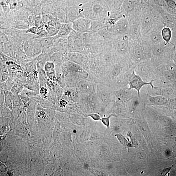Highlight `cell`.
Here are the masks:
<instances>
[{
  "label": "cell",
  "instance_id": "cell-23",
  "mask_svg": "<svg viewBox=\"0 0 176 176\" xmlns=\"http://www.w3.org/2000/svg\"><path fill=\"white\" fill-rule=\"evenodd\" d=\"M31 40L34 53L35 57L42 53V46L38 38H31Z\"/></svg>",
  "mask_w": 176,
  "mask_h": 176
},
{
  "label": "cell",
  "instance_id": "cell-19",
  "mask_svg": "<svg viewBox=\"0 0 176 176\" xmlns=\"http://www.w3.org/2000/svg\"><path fill=\"white\" fill-rule=\"evenodd\" d=\"M73 30L69 23H61V27L56 36L58 38L67 37Z\"/></svg>",
  "mask_w": 176,
  "mask_h": 176
},
{
  "label": "cell",
  "instance_id": "cell-35",
  "mask_svg": "<svg viewBox=\"0 0 176 176\" xmlns=\"http://www.w3.org/2000/svg\"><path fill=\"white\" fill-rule=\"evenodd\" d=\"M9 77L10 75L8 70L3 72L1 74V83L5 82Z\"/></svg>",
  "mask_w": 176,
  "mask_h": 176
},
{
  "label": "cell",
  "instance_id": "cell-11",
  "mask_svg": "<svg viewBox=\"0 0 176 176\" xmlns=\"http://www.w3.org/2000/svg\"><path fill=\"white\" fill-rule=\"evenodd\" d=\"M130 23L126 16L118 20L111 27V31L117 37L128 35Z\"/></svg>",
  "mask_w": 176,
  "mask_h": 176
},
{
  "label": "cell",
  "instance_id": "cell-4",
  "mask_svg": "<svg viewBox=\"0 0 176 176\" xmlns=\"http://www.w3.org/2000/svg\"><path fill=\"white\" fill-rule=\"evenodd\" d=\"M156 67L149 60L137 64L134 66V70L137 75L144 81L148 82L157 80Z\"/></svg>",
  "mask_w": 176,
  "mask_h": 176
},
{
  "label": "cell",
  "instance_id": "cell-17",
  "mask_svg": "<svg viewBox=\"0 0 176 176\" xmlns=\"http://www.w3.org/2000/svg\"><path fill=\"white\" fill-rule=\"evenodd\" d=\"M97 89L98 97H99L101 100L104 103L108 102L110 100L115 98L113 93L114 91H110L108 89H101L98 87Z\"/></svg>",
  "mask_w": 176,
  "mask_h": 176
},
{
  "label": "cell",
  "instance_id": "cell-38",
  "mask_svg": "<svg viewBox=\"0 0 176 176\" xmlns=\"http://www.w3.org/2000/svg\"><path fill=\"white\" fill-rule=\"evenodd\" d=\"M113 115H111L109 117L106 118H104L101 119V121L103 124L107 127H109V119Z\"/></svg>",
  "mask_w": 176,
  "mask_h": 176
},
{
  "label": "cell",
  "instance_id": "cell-36",
  "mask_svg": "<svg viewBox=\"0 0 176 176\" xmlns=\"http://www.w3.org/2000/svg\"><path fill=\"white\" fill-rule=\"evenodd\" d=\"M9 42V38L6 34L1 31V44H4Z\"/></svg>",
  "mask_w": 176,
  "mask_h": 176
},
{
  "label": "cell",
  "instance_id": "cell-13",
  "mask_svg": "<svg viewBox=\"0 0 176 176\" xmlns=\"http://www.w3.org/2000/svg\"><path fill=\"white\" fill-rule=\"evenodd\" d=\"M91 22L89 19L79 18L72 22V27L75 32L80 34L88 32L91 31Z\"/></svg>",
  "mask_w": 176,
  "mask_h": 176
},
{
  "label": "cell",
  "instance_id": "cell-26",
  "mask_svg": "<svg viewBox=\"0 0 176 176\" xmlns=\"http://www.w3.org/2000/svg\"><path fill=\"white\" fill-rule=\"evenodd\" d=\"M15 83V81L9 77L5 82L1 83V89L4 91H10Z\"/></svg>",
  "mask_w": 176,
  "mask_h": 176
},
{
  "label": "cell",
  "instance_id": "cell-8",
  "mask_svg": "<svg viewBox=\"0 0 176 176\" xmlns=\"http://www.w3.org/2000/svg\"><path fill=\"white\" fill-rule=\"evenodd\" d=\"M154 81H153L148 82L144 81L139 76L135 73L134 68L129 81L128 89L136 90L140 98V92L141 89L145 86L148 85L151 86V88H153L154 87L153 84Z\"/></svg>",
  "mask_w": 176,
  "mask_h": 176
},
{
  "label": "cell",
  "instance_id": "cell-12",
  "mask_svg": "<svg viewBox=\"0 0 176 176\" xmlns=\"http://www.w3.org/2000/svg\"><path fill=\"white\" fill-rule=\"evenodd\" d=\"M158 18L164 26L170 28L176 27V16L171 15L164 9L157 8L154 10Z\"/></svg>",
  "mask_w": 176,
  "mask_h": 176
},
{
  "label": "cell",
  "instance_id": "cell-10",
  "mask_svg": "<svg viewBox=\"0 0 176 176\" xmlns=\"http://www.w3.org/2000/svg\"><path fill=\"white\" fill-rule=\"evenodd\" d=\"M164 26L162 23H160L153 31L147 35L142 37L143 39L146 41L151 47L164 42L161 35V30Z\"/></svg>",
  "mask_w": 176,
  "mask_h": 176
},
{
  "label": "cell",
  "instance_id": "cell-24",
  "mask_svg": "<svg viewBox=\"0 0 176 176\" xmlns=\"http://www.w3.org/2000/svg\"><path fill=\"white\" fill-rule=\"evenodd\" d=\"M24 51L28 58L35 57L31 40H25L23 43Z\"/></svg>",
  "mask_w": 176,
  "mask_h": 176
},
{
  "label": "cell",
  "instance_id": "cell-7",
  "mask_svg": "<svg viewBox=\"0 0 176 176\" xmlns=\"http://www.w3.org/2000/svg\"><path fill=\"white\" fill-rule=\"evenodd\" d=\"M148 92L151 95H159L170 98L176 97V90L172 85H166L154 86L152 88L151 86L147 85Z\"/></svg>",
  "mask_w": 176,
  "mask_h": 176
},
{
  "label": "cell",
  "instance_id": "cell-5",
  "mask_svg": "<svg viewBox=\"0 0 176 176\" xmlns=\"http://www.w3.org/2000/svg\"><path fill=\"white\" fill-rule=\"evenodd\" d=\"M114 42V48L119 57H129V38L128 35L116 37Z\"/></svg>",
  "mask_w": 176,
  "mask_h": 176
},
{
  "label": "cell",
  "instance_id": "cell-27",
  "mask_svg": "<svg viewBox=\"0 0 176 176\" xmlns=\"http://www.w3.org/2000/svg\"><path fill=\"white\" fill-rule=\"evenodd\" d=\"M25 87L24 85L22 84L15 83L11 88V91L14 94L20 95L23 91Z\"/></svg>",
  "mask_w": 176,
  "mask_h": 176
},
{
  "label": "cell",
  "instance_id": "cell-3",
  "mask_svg": "<svg viewBox=\"0 0 176 176\" xmlns=\"http://www.w3.org/2000/svg\"><path fill=\"white\" fill-rule=\"evenodd\" d=\"M170 44L166 45L164 42L151 47L150 60L154 66L156 67L170 61Z\"/></svg>",
  "mask_w": 176,
  "mask_h": 176
},
{
  "label": "cell",
  "instance_id": "cell-41",
  "mask_svg": "<svg viewBox=\"0 0 176 176\" xmlns=\"http://www.w3.org/2000/svg\"><path fill=\"white\" fill-rule=\"evenodd\" d=\"M172 167L173 166L169 167V168H167L164 169V171H162V172L161 174V175L163 176L166 175L168 173L169 171L171 170V169L172 168Z\"/></svg>",
  "mask_w": 176,
  "mask_h": 176
},
{
  "label": "cell",
  "instance_id": "cell-32",
  "mask_svg": "<svg viewBox=\"0 0 176 176\" xmlns=\"http://www.w3.org/2000/svg\"><path fill=\"white\" fill-rule=\"evenodd\" d=\"M41 28H38L35 26L32 27L28 28L25 32V33L28 34L30 33L38 35L40 33Z\"/></svg>",
  "mask_w": 176,
  "mask_h": 176
},
{
  "label": "cell",
  "instance_id": "cell-16",
  "mask_svg": "<svg viewBox=\"0 0 176 176\" xmlns=\"http://www.w3.org/2000/svg\"><path fill=\"white\" fill-rule=\"evenodd\" d=\"M80 76L79 73L71 72L65 76L66 87L68 88H74L77 86L80 81Z\"/></svg>",
  "mask_w": 176,
  "mask_h": 176
},
{
  "label": "cell",
  "instance_id": "cell-40",
  "mask_svg": "<svg viewBox=\"0 0 176 176\" xmlns=\"http://www.w3.org/2000/svg\"><path fill=\"white\" fill-rule=\"evenodd\" d=\"M88 117H91L93 119L95 120V121H98V120H101V118L100 116L97 114L95 113H92L90 114L88 116Z\"/></svg>",
  "mask_w": 176,
  "mask_h": 176
},
{
  "label": "cell",
  "instance_id": "cell-21",
  "mask_svg": "<svg viewBox=\"0 0 176 176\" xmlns=\"http://www.w3.org/2000/svg\"><path fill=\"white\" fill-rule=\"evenodd\" d=\"M50 56L48 54L42 53L36 57L35 61L37 65L44 69V66L47 61H50Z\"/></svg>",
  "mask_w": 176,
  "mask_h": 176
},
{
  "label": "cell",
  "instance_id": "cell-37",
  "mask_svg": "<svg viewBox=\"0 0 176 176\" xmlns=\"http://www.w3.org/2000/svg\"><path fill=\"white\" fill-rule=\"evenodd\" d=\"M166 5L171 8H176V3L173 0H164Z\"/></svg>",
  "mask_w": 176,
  "mask_h": 176
},
{
  "label": "cell",
  "instance_id": "cell-39",
  "mask_svg": "<svg viewBox=\"0 0 176 176\" xmlns=\"http://www.w3.org/2000/svg\"><path fill=\"white\" fill-rule=\"evenodd\" d=\"M36 16L34 15H30L28 17V22L31 24L32 27L35 26V22Z\"/></svg>",
  "mask_w": 176,
  "mask_h": 176
},
{
  "label": "cell",
  "instance_id": "cell-20",
  "mask_svg": "<svg viewBox=\"0 0 176 176\" xmlns=\"http://www.w3.org/2000/svg\"><path fill=\"white\" fill-rule=\"evenodd\" d=\"M161 35L165 45L171 43L172 35V32L171 28L164 25L161 30Z\"/></svg>",
  "mask_w": 176,
  "mask_h": 176
},
{
  "label": "cell",
  "instance_id": "cell-2",
  "mask_svg": "<svg viewBox=\"0 0 176 176\" xmlns=\"http://www.w3.org/2000/svg\"><path fill=\"white\" fill-rule=\"evenodd\" d=\"M137 14L142 37L151 32L162 22L153 10L141 9Z\"/></svg>",
  "mask_w": 176,
  "mask_h": 176
},
{
  "label": "cell",
  "instance_id": "cell-30",
  "mask_svg": "<svg viewBox=\"0 0 176 176\" xmlns=\"http://www.w3.org/2000/svg\"><path fill=\"white\" fill-rule=\"evenodd\" d=\"M117 137L120 142H121L124 146L127 147H134V146L129 143L125 137L121 134H117Z\"/></svg>",
  "mask_w": 176,
  "mask_h": 176
},
{
  "label": "cell",
  "instance_id": "cell-28",
  "mask_svg": "<svg viewBox=\"0 0 176 176\" xmlns=\"http://www.w3.org/2000/svg\"><path fill=\"white\" fill-rule=\"evenodd\" d=\"M1 5L4 13L7 15L10 10L9 1L1 0Z\"/></svg>",
  "mask_w": 176,
  "mask_h": 176
},
{
  "label": "cell",
  "instance_id": "cell-29",
  "mask_svg": "<svg viewBox=\"0 0 176 176\" xmlns=\"http://www.w3.org/2000/svg\"><path fill=\"white\" fill-rule=\"evenodd\" d=\"M55 65L53 61H47L45 64L44 70L46 72L52 71L55 70Z\"/></svg>",
  "mask_w": 176,
  "mask_h": 176
},
{
  "label": "cell",
  "instance_id": "cell-9",
  "mask_svg": "<svg viewBox=\"0 0 176 176\" xmlns=\"http://www.w3.org/2000/svg\"><path fill=\"white\" fill-rule=\"evenodd\" d=\"M80 33L73 29L68 38V51L78 52L83 50V45Z\"/></svg>",
  "mask_w": 176,
  "mask_h": 176
},
{
  "label": "cell",
  "instance_id": "cell-6",
  "mask_svg": "<svg viewBox=\"0 0 176 176\" xmlns=\"http://www.w3.org/2000/svg\"><path fill=\"white\" fill-rule=\"evenodd\" d=\"M140 97L143 101L147 102L149 105H165L170 101V98L159 95L153 96L148 92L147 86H145L140 92Z\"/></svg>",
  "mask_w": 176,
  "mask_h": 176
},
{
  "label": "cell",
  "instance_id": "cell-25",
  "mask_svg": "<svg viewBox=\"0 0 176 176\" xmlns=\"http://www.w3.org/2000/svg\"><path fill=\"white\" fill-rule=\"evenodd\" d=\"M125 16H126V14H125L123 12H118L114 13L111 14L108 19V23L109 25L111 27L118 20Z\"/></svg>",
  "mask_w": 176,
  "mask_h": 176
},
{
  "label": "cell",
  "instance_id": "cell-1",
  "mask_svg": "<svg viewBox=\"0 0 176 176\" xmlns=\"http://www.w3.org/2000/svg\"><path fill=\"white\" fill-rule=\"evenodd\" d=\"M129 41V56L133 65L135 66L150 59L151 46L143 38L137 40Z\"/></svg>",
  "mask_w": 176,
  "mask_h": 176
},
{
  "label": "cell",
  "instance_id": "cell-34",
  "mask_svg": "<svg viewBox=\"0 0 176 176\" xmlns=\"http://www.w3.org/2000/svg\"><path fill=\"white\" fill-rule=\"evenodd\" d=\"M9 2L10 10H16L18 7V0H8Z\"/></svg>",
  "mask_w": 176,
  "mask_h": 176
},
{
  "label": "cell",
  "instance_id": "cell-14",
  "mask_svg": "<svg viewBox=\"0 0 176 176\" xmlns=\"http://www.w3.org/2000/svg\"><path fill=\"white\" fill-rule=\"evenodd\" d=\"M115 99L123 101H129L137 94H138L136 90H128L127 88H119L113 91Z\"/></svg>",
  "mask_w": 176,
  "mask_h": 176
},
{
  "label": "cell",
  "instance_id": "cell-18",
  "mask_svg": "<svg viewBox=\"0 0 176 176\" xmlns=\"http://www.w3.org/2000/svg\"><path fill=\"white\" fill-rule=\"evenodd\" d=\"M65 52H55L50 56V61L54 62L55 66H61L67 61Z\"/></svg>",
  "mask_w": 176,
  "mask_h": 176
},
{
  "label": "cell",
  "instance_id": "cell-15",
  "mask_svg": "<svg viewBox=\"0 0 176 176\" xmlns=\"http://www.w3.org/2000/svg\"><path fill=\"white\" fill-rule=\"evenodd\" d=\"M77 87L79 91L88 96L94 94L96 90L95 84L85 80L80 81Z\"/></svg>",
  "mask_w": 176,
  "mask_h": 176
},
{
  "label": "cell",
  "instance_id": "cell-22",
  "mask_svg": "<svg viewBox=\"0 0 176 176\" xmlns=\"http://www.w3.org/2000/svg\"><path fill=\"white\" fill-rule=\"evenodd\" d=\"M66 57L67 60L80 64L81 62L82 57L81 55L78 52H65Z\"/></svg>",
  "mask_w": 176,
  "mask_h": 176
},
{
  "label": "cell",
  "instance_id": "cell-31",
  "mask_svg": "<svg viewBox=\"0 0 176 176\" xmlns=\"http://www.w3.org/2000/svg\"><path fill=\"white\" fill-rule=\"evenodd\" d=\"M48 114L44 110L38 108L37 111V116L38 118L45 119L48 117Z\"/></svg>",
  "mask_w": 176,
  "mask_h": 176
},
{
  "label": "cell",
  "instance_id": "cell-33",
  "mask_svg": "<svg viewBox=\"0 0 176 176\" xmlns=\"http://www.w3.org/2000/svg\"><path fill=\"white\" fill-rule=\"evenodd\" d=\"M34 25H35V26L39 28H41L43 26L44 24L43 22L42 16L40 15L36 16Z\"/></svg>",
  "mask_w": 176,
  "mask_h": 176
}]
</instances>
